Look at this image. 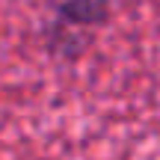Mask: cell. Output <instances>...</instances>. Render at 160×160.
<instances>
[{"mask_svg": "<svg viewBox=\"0 0 160 160\" xmlns=\"http://www.w3.org/2000/svg\"><path fill=\"white\" fill-rule=\"evenodd\" d=\"M53 12L68 27H98L107 21L110 0H53Z\"/></svg>", "mask_w": 160, "mask_h": 160, "instance_id": "6da1fadb", "label": "cell"}]
</instances>
